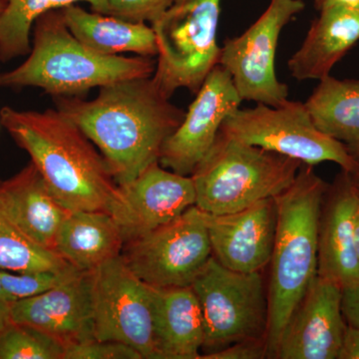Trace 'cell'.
Instances as JSON below:
<instances>
[{"label":"cell","instance_id":"cell-1","mask_svg":"<svg viewBox=\"0 0 359 359\" xmlns=\"http://www.w3.org/2000/svg\"><path fill=\"white\" fill-rule=\"evenodd\" d=\"M55 104L100 151L118 186L159 162L163 144L186 115L161 92L152 76L100 87L94 100L55 97Z\"/></svg>","mask_w":359,"mask_h":359},{"label":"cell","instance_id":"cell-2","mask_svg":"<svg viewBox=\"0 0 359 359\" xmlns=\"http://www.w3.org/2000/svg\"><path fill=\"white\" fill-rule=\"evenodd\" d=\"M0 123L29 154L47 185L70 211L107 212L118 185L100 151L57 109L0 110Z\"/></svg>","mask_w":359,"mask_h":359},{"label":"cell","instance_id":"cell-3","mask_svg":"<svg viewBox=\"0 0 359 359\" xmlns=\"http://www.w3.org/2000/svg\"><path fill=\"white\" fill-rule=\"evenodd\" d=\"M328 185L302 164L294 183L275 197L278 223L268 285V358L276 359L290 316L318 271V226Z\"/></svg>","mask_w":359,"mask_h":359},{"label":"cell","instance_id":"cell-4","mask_svg":"<svg viewBox=\"0 0 359 359\" xmlns=\"http://www.w3.org/2000/svg\"><path fill=\"white\" fill-rule=\"evenodd\" d=\"M29 57L0 73V87H37L55 97H81L92 88L131 78L151 77L153 57L106 56L90 50L71 33L61 8L40 15L33 25Z\"/></svg>","mask_w":359,"mask_h":359},{"label":"cell","instance_id":"cell-5","mask_svg":"<svg viewBox=\"0 0 359 359\" xmlns=\"http://www.w3.org/2000/svg\"><path fill=\"white\" fill-rule=\"evenodd\" d=\"M302 163L231 138L219 130L214 145L191 175L196 205L230 214L275 198L292 183Z\"/></svg>","mask_w":359,"mask_h":359},{"label":"cell","instance_id":"cell-6","mask_svg":"<svg viewBox=\"0 0 359 359\" xmlns=\"http://www.w3.org/2000/svg\"><path fill=\"white\" fill-rule=\"evenodd\" d=\"M221 1L174 0L166 13L151 25L158 48L152 78L168 98L180 88L197 94L218 65Z\"/></svg>","mask_w":359,"mask_h":359},{"label":"cell","instance_id":"cell-7","mask_svg":"<svg viewBox=\"0 0 359 359\" xmlns=\"http://www.w3.org/2000/svg\"><path fill=\"white\" fill-rule=\"evenodd\" d=\"M191 287L204 318L205 354L243 340H266L268 287L262 271H231L212 256Z\"/></svg>","mask_w":359,"mask_h":359},{"label":"cell","instance_id":"cell-8","mask_svg":"<svg viewBox=\"0 0 359 359\" xmlns=\"http://www.w3.org/2000/svg\"><path fill=\"white\" fill-rule=\"evenodd\" d=\"M221 131L231 138L316 166L332 162L351 173L359 163L344 144L321 132L306 104L287 100L283 105L257 104L229 116Z\"/></svg>","mask_w":359,"mask_h":359},{"label":"cell","instance_id":"cell-9","mask_svg":"<svg viewBox=\"0 0 359 359\" xmlns=\"http://www.w3.org/2000/svg\"><path fill=\"white\" fill-rule=\"evenodd\" d=\"M121 257L151 287H190L212 257L207 212L192 205L170 223L125 243Z\"/></svg>","mask_w":359,"mask_h":359},{"label":"cell","instance_id":"cell-10","mask_svg":"<svg viewBox=\"0 0 359 359\" xmlns=\"http://www.w3.org/2000/svg\"><path fill=\"white\" fill-rule=\"evenodd\" d=\"M304 7L302 0H271L254 25L221 47L218 65L243 101L276 107L289 100V86L276 77V48L283 27Z\"/></svg>","mask_w":359,"mask_h":359},{"label":"cell","instance_id":"cell-11","mask_svg":"<svg viewBox=\"0 0 359 359\" xmlns=\"http://www.w3.org/2000/svg\"><path fill=\"white\" fill-rule=\"evenodd\" d=\"M91 294L94 339L122 342L143 358L159 359L150 287L121 256L91 271Z\"/></svg>","mask_w":359,"mask_h":359},{"label":"cell","instance_id":"cell-12","mask_svg":"<svg viewBox=\"0 0 359 359\" xmlns=\"http://www.w3.org/2000/svg\"><path fill=\"white\" fill-rule=\"evenodd\" d=\"M195 204L192 177L154 162L133 181L118 186L107 212L126 243L170 223Z\"/></svg>","mask_w":359,"mask_h":359},{"label":"cell","instance_id":"cell-13","mask_svg":"<svg viewBox=\"0 0 359 359\" xmlns=\"http://www.w3.org/2000/svg\"><path fill=\"white\" fill-rule=\"evenodd\" d=\"M176 131L163 144L159 163L191 176L214 145L224 120L243 102L228 71L216 65L205 78Z\"/></svg>","mask_w":359,"mask_h":359},{"label":"cell","instance_id":"cell-14","mask_svg":"<svg viewBox=\"0 0 359 359\" xmlns=\"http://www.w3.org/2000/svg\"><path fill=\"white\" fill-rule=\"evenodd\" d=\"M342 290L316 275L283 330L276 359H339L347 323Z\"/></svg>","mask_w":359,"mask_h":359},{"label":"cell","instance_id":"cell-15","mask_svg":"<svg viewBox=\"0 0 359 359\" xmlns=\"http://www.w3.org/2000/svg\"><path fill=\"white\" fill-rule=\"evenodd\" d=\"M276 223L275 198L230 214L207 212L212 256L224 268L238 273L263 271L271 262Z\"/></svg>","mask_w":359,"mask_h":359},{"label":"cell","instance_id":"cell-16","mask_svg":"<svg viewBox=\"0 0 359 359\" xmlns=\"http://www.w3.org/2000/svg\"><path fill=\"white\" fill-rule=\"evenodd\" d=\"M9 318L50 335L66 349L93 339L91 271L44 294L11 302Z\"/></svg>","mask_w":359,"mask_h":359},{"label":"cell","instance_id":"cell-17","mask_svg":"<svg viewBox=\"0 0 359 359\" xmlns=\"http://www.w3.org/2000/svg\"><path fill=\"white\" fill-rule=\"evenodd\" d=\"M359 197L346 171L328 186L318 226L316 275L341 290L359 283L354 222Z\"/></svg>","mask_w":359,"mask_h":359},{"label":"cell","instance_id":"cell-18","mask_svg":"<svg viewBox=\"0 0 359 359\" xmlns=\"http://www.w3.org/2000/svg\"><path fill=\"white\" fill-rule=\"evenodd\" d=\"M70 212L32 162L0 184V212L26 237L46 249L54 252L58 231Z\"/></svg>","mask_w":359,"mask_h":359},{"label":"cell","instance_id":"cell-19","mask_svg":"<svg viewBox=\"0 0 359 359\" xmlns=\"http://www.w3.org/2000/svg\"><path fill=\"white\" fill-rule=\"evenodd\" d=\"M149 287L159 359H200L204 318L192 287Z\"/></svg>","mask_w":359,"mask_h":359},{"label":"cell","instance_id":"cell-20","mask_svg":"<svg viewBox=\"0 0 359 359\" xmlns=\"http://www.w3.org/2000/svg\"><path fill=\"white\" fill-rule=\"evenodd\" d=\"M358 41L359 9H323L287 62L292 76L299 81L325 79Z\"/></svg>","mask_w":359,"mask_h":359},{"label":"cell","instance_id":"cell-21","mask_svg":"<svg viewBox=\"0 0 359 359\" xmlns=\"http://www.w3.org/2000/svg\"><path fill=\"white\" fill-rule=\"evenodd\" d=\"M124 238L103 211H71L56 238L54 252L80 271H92L121 256Z\"/></svg>","mask_w":359,"mask_h":359},{"label":"cell","instance_id":"cell-22","mask_svg":"<svg viewBox=\"0 0 359 359\" xmlns=\"http://www.w3.org/2000/svg\"><path fill=\"white\" fill-rule=\"evenodd\" d=\"M61 11L71 33L97 54L112 56L130 52L144 57L157 56L152 26L94 11L88 13L75 4L62 7Z\"/></svg>","mask_w":359,"mask_h":359},{"label":"cell","instance_id":"cell-23","mask_svg":"<svg viewBox=\"0 0 359 359\" xmlns=\"http://www.w3.org/2000/svg\"><path fill=\"white\" fill-rule=\"evenodd\" d=\"M316 126L344 144L359 163V79L320 80L306 101Z\"/></svg>","mask_w":359,"mask_h":359},{"label":"cell","instance_id":"cell-24","mask_svg":"<svg viewBox=\"0 0 359 359\" xmlns=\"http://www.w3.org/2000/svg\"><path fill=\"white\" fill-rule=\"evenodd\" d=\"M0 14V61L7 62L32 50V30L35 21L52 9L76 2H89L91 11L100 13L104 0H6Z\"/></svg>","mask_w":359,"mask_h":359},{"label":"cell","instance_id":"cell-25","mask_svg":"<svg viewBox=\"0 0 359 359\" xmlns=\"http://www.w3.org/2000/svg\"><path fill=\"white\" fill-rule=\"evenodd\" d=\"M71 266L53 250L26 237L0 212V269L13 273L59 269Z\"/></svg>","mask_w":359,"mask_h":359},{"label":"cell","instance_id":"cell-26","mask_svg":"<svg viewBox=\"0 0 359 359\" xmlns=\"http://www.w3.org/2000/svg\"><path fill=\"white\" fill-rule=\"evenodd\" d=\"M66 348L37 328L9 323L0 332V359H65Z\"/></svg>","mask_w":359,"mask_h":359},{"label":"cell","instance_id":"cell-27","mask_svg":"<svg viewBox=\"0 0 359 359\" xmlns=\"http://www.w3.org/2000/svg\"><path fill=\"white\" fill-rule=\"evenodd\" d=\"M0 271L2 287L13 302L44 294L82 273L72 266L28 273H9L4 269Z\"/></svg>","mask_w":359,"mask_h":359},{"label":"cell","instance_id":"cell-28","mask_svg":"<svg viewBox=\"0 0 359 359\" xmlns=\"http://www.w3.org/2000/svg\"><path fill=\"white\" fill-rule=\"evenodd\" d=\"M174 0H104L101 14L131 22H155L166 13Z\"/></svg>","mask_w":359,"mask_h":359},{"label":"cell","instance_id":"cell-29","mask_svg":"<svg viewBox=\"0 0 359 359\" xmlns=\"http://www.w3.org/2000/svg\"><path fill=\"white\" fill-rule=\"evenodd\" d=\"M128 344L110 340L90 339L66 349L65 359H142Z\"/></svg>","mask_w":359,"mask_h":359},{"label":"cell","instance_id":"cell-30","mask_svg":"<svg viewBox=\"0 0 359 359\" xmlns=\"http://www.w3.org/2000/svg\"><path fill=\"white\" fill-rule=\"evenodd\" d=\"M268 358L266 339L243 340L221 351L205 354L201 359H263Z\"/></svg>","mask_w":359,"mask_h":359},{"label":"cell","instance_id":"cell-31","mask_svg":"<svg viewBox=\"0 0 359 359\" xmlns=\"http://www.w3.org/2000/svg\"><path fill=\"white\" fill-rule=\"evenodd\" d=\"M341 309L347 325L359 328V283L342 290Z\"/></svg>","mask_w":359,"mask_h":359},{"label":"cell","instance_id":"cell-32","mask_svg":"<svg viewBox=\"0 0 359 359\" xmlns=\"http://www.w3.org/2000/svg\"><path fill=\"white\" fill-rule=\"evenodd\" d=\"M339 359H359V328L347 325Z\"/></svg>","mask_w":359,"mask_h":359},{"label":"cell","instance_id":"cell-33","mask_svg":"<svg viewBox=\"0 0 359 359\" xmlns=\"http://www.w3.org/2000/svg\"><path fill=\"white\" fill-rule=\"evenodd\" d=\"M314 6L318 11L330 7L359 9V0H314Z\"/></svg>","mask_w":359,"mask_h":359},{"label":"cell","instance_id":"cell-34","mask_svg":"<svg viewBox=\"0 0 359 359\" xmlns=\"http://www.w3.org/2000/svg\"><path fill=\"white\" fill-rule=\"evenodd\" d=\"M9 304H11L0 302V332L11 323V318H9Z\"/></svg>","mask_w":359,"mask_h":359},{"label":"cell","instance_id":"cell-35","mask_svg":"<svg viewBox=\"0 0 359 359\" xmlns=\"http://www.w3.org/2000/svg\"><path fill=\"white\" fill-rule=\"evenodd\" d=\"M354 238H355L356 255L359 262V205L355 212V222H354Z\"/></svg>","mask_w":359,"mask_h":359},{"label":"cell","instance_id":"cell-36","mask_svg":"<svg viewBox=\"0 0 359 359\" xmlns=\"http://www.w3.org/2000/svg\"><path fill=\"white\" fill-rule=\"evenodd\" d=\"M348 174L349 177H351V183H353L354 190L356 191V193H358L359 197V164L353 172H351V173Z\"/></svg>","mask_w":359,"mask_h":359},{"label":"cell","instance_id":"cell-37","mask_svg":"<svg viewBox=\"0 0 359 359\" xmlns=\"http://www.w3.org/2000/svg\"><path fill=\"white\" fill-rule=\"evenodd\" d=\"M0 302H6V304L13 302V299L6 294V290H4V287H2L1 271H0Z\"/></svg>","mask_w":359,"mask_h":359},{"label":"cell","instance_id":"cell-38","mask_svg":"<svg viewBox=\"0 0 359 359\" xmlns=\"http://www.w3.org/2000/svg\"><path fill=\"white\" fill-rule=\"evenodd\" d=\"M6 0H0V14H1L2 11H4V8H6Z\"/></svg>","mask_w":359,"mask_h":359},{"label":"cell","instance_id":"cell-39","mask_svg":"<svg viewBox=\"0 0 359 359\" xmlns=\"http://www.w3.org/2000/svg\"><path fill=\"white\" fill-rule=\"evenodd\" d=\"M0 184H1V182H0Z\"/></svg>","mask_w":359,"mask_h":359}]
</instances>
